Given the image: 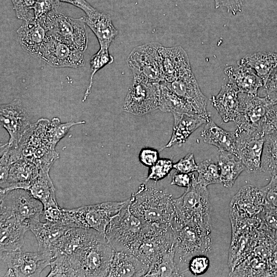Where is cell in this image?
I'll return each instance as SVG.
<instances>
[{
  "mask_svg": "<svg viewBox=\"0 0 277 277\" xmlns=\"http://www.w3.org/2000/svg\"><path fill=\"white\" fill-rule=\"evenodd\" d=\"M138 159L143 165L150 167L159 160V152L152 148H144L139 153Z\"/></svg>",
  "mask_w": 277,
  "mask_h": 277,
  "instance_id": "cell-51",
  "label": "cell"
},
{
  "mask_svg": "<svg viewBox=\"0 0 277 277\" xmlns=\"http://www.w3.org/2000/svg\"><path fill=\"white\" fill-rule=\"evenodd\" d=\"M100 233L93 229L80 227L68 229L54 245V258L60 254H73L90 243Z\"/></svg>",
  "mask_w": 277,
  "mask_h": 277,
  "instance_id": "cell-23",
  "label": "cell"
},
{
  "mask_svg": "<svg viewBox=\"0 0 277 277\" xmlns=\"http://www.w3.org/2000/svg\"><path fill=\"white\" fill-rule=\"evenodd\" d=\"M114 252L105 234L100 233L68 257L75 276H107Z\"/></svg>",
  "mask_w": 277,
  "mask_h": 277,
  "instance_id": "cell-3",
  "label": "cell"
},
{
  "mask_svg": "<svg viewBox=\"0 0 277 277\" xmlns=\"http://www.w3.org/2000/svg\"><path fill=\"white\" fill-rule=\"evenodd\" d=\"M196 181L197 178L192 173H185L176 172L172 176L170 184L187 188L191 187Z\"/></svg>",
  "mask_w": 277,
  "mask_h": 277,
  "instance_id": "cell-50",
  "label": "cell"
},
{
  "mask_svg": "<svg viewBox=\"0 0 277 277\" xmlns=\"http://www.w3.org/2000/svg\"><path fill=\"white\" fill-rule=\"evenodd\" d=\"M163 112L197 113L182 98L173 92L165 84L160 83V102L159 108Z\"/></svg>",
  "mask_w": 277,
  "mask_h": 277,
  "instance_id": "cell-34",
  "label": "cell"
},
{
  "mask_svg": "<svg viewBox=\"0 0 277 277\" xmlns=\"http://www.w3.org/2000/svg\"><path fill=\"white\" fill-rule=\"evenodd\" d=\"M149 269L132 253L114 251L107 276H144Z\"/></svg>",
  "mask_w": 277,
  "mask_h": 277,
  "instance_id": "cell-24",
  "label": "cell"
},
{
  "mask_svg": "<svg viewBox=\"0 0 277 277\" xmlns=\"http://www.w3.org/2000/svg\"><path fill=\"white\" fill-rule=\"evenodd\" d=\"M198 165L192 153H188L177 162L173 164L176 172L190 173L196 171Z\"/></svg>",
  "mask_w": 277,
  "mask_h": 277,
  "instance_id": "cell-48",
  "label": "cell"
},
{
  "mask_svg": "<svg viewBox=\"0 0 277 277\" xmlns=\"http://www.w3.org/2000/svg\"><path fill=\"white\" fill-rule=\"evenodd\" d=\"M174 124L171 138L164 148L184 143L189 136L208 121L198 113H173Z\"/></svg>",
  "mask_w": 277,
  "mask_h": 277,
  "instance_id": "cell-28",
  "label": "cell"
},
{
  "mask_svg": "<svg viewBox=\"0 0 277 277\" xmlns=\"http://www.w3.org/2000/svg\"><path fill=\"white\" fill-rule=\"evenodd\" d=\"M197 183L204 187L220 184V174L218 165L210 159L204 160L197 164Z\"/></svg>",
  "mask_w": 277,
  "mask_h": 277,
  "instance_id": "cell-37",
  "label": "cell"
},
{
  "mask_svg": "<svg viewBox=\"0 0 277 277\" xmlns=\"http://www.w3.org/2000/svg\"><path fill=\"white\" fill-rule=\"evenodd\" d=\"M18 41L29 54L37 57L49 33L44 18L24 21L16 31Z\"/></svg>",
  "mask_w": 277,
  "mask_h": 277,
  "instance_id": "cell-19",
  "label": "cell"
},
{
  "mask_svg": "<svg viewBox=\"0 0 277 277\" xmlns=\"http://www.w3.org/2000/svg\"><path fill=\"white\" fill-rule=\"evenodd\" d=\"M84 123V121H78L62 123L58 118H52L49 125V131L53 144L56 146L58 142L67 134L72 126Z\"/></svg>",
  "mask_w": 277,
  "mask_h": 277,
  "instance_id": "cell-41",
  "label": "cell"
},
{
  "mask_svg": "<svg viewBox=\"0 0 277 277\" xmlns=\"http://www.w3.org/2000/svg\"><path fill=\"white\" fill-rule=\"evenodd\" d=\"M174 241L171 225H148L131 253L150 268L161 255L174 245Z\"/></svg>",
  "mask_w": 277,
  "mask_h": 277,
  "instance_id": "cell-9",
  "label": "cell"
},
{
  "mask_svg": "<svg viewBox=\"0 0 277 277\" xmlns=\"http://www.w3.org/2000/svg\"><path fill=\"white\" fill-rule=\"evenodd\" d=\"M39 169L32 162L21 159L10 165L6 180L1 185L0 191L29 189L39 174Z\"/></svg>",
  "mask_w": 277,
  "mask_h": 277,
  "instance_id": "cell-20",
  "label": "cell"
},
{
  "mask_svg": "<svg viewBox=\"0 0 277 277\" xmlns=\"http://www.w3.org/2000/svg\"><path fill=\"white\" fill-rule=\"evenodd\" d=\"M173 164L170 159H159L153 165L149 167L145 182L149 181L157 182L164 179L173 169Z\"/></svg>",
  "mask_w": 277,
  "mask_h": 277,
  "instance_id": "cell-42",
  "label": "cell"
},
{
  "mask_svg": "<svg viewBox=\"0 0 277 277\" xmlns=\"http://www.w3.org/2000/svg\"><path fill=\"white\" fill-rule=\"evenodd\" d=\"M260 189L266 206L277 208V174L271 176L269 182Z\"/></svg>",
  "mask_w": 277,
  "mask_h": 277,
  "instance_id": "cell-45",
  "label": "cell"
},
{
  "mask_svg": "<svg viewBox=\"0 0 277 277\" xmlns=\"http://www.w3.org/2000/svg\"><path fill=\"white\" fill-rule=\"evenodd\" d=\"M144 276H182L175 260L174 245L159 257Z\"/></svg>",
  "mask_w": 277,
  "mask_h": 277,
  "instance_id": "cell-35",
  "label": "cell"
},
{
  "mask_svg": "<svg viewBox=\"0 0 277 277\" xmlns=\"http://www.w3.org/2000/svg\"><path fill=\"white\" fill-rule=\"evenodd\" d=\"M203 141L219 150L229 152L239 158L235 132L225 130L213 121L207 122L201 133Z\"/></svg>",
  "mask_w": 277,
  "mask_h": 277,
  "instance_id": "cell-30",
  "label": "cell"
},
{
  "mask_svg": "<svg viewBox=\"0 0 277 277\" xmlns=\"http://www.w3.org/2000/svg\"><path fill=\"white\" fill-rule=\"evenodd\" d=\"M59 2H64L71 4L83 10L87 14L95 10L94 7L90 5L85 0H58Z\"/></svg>",
  "mask_w": 277,
  "mask_h": 277,
  "instance_id": "cell-54",
  "label": "cell"
},
{
  "mask_svg": "<svg viewBox=\"0 0 277 277\" xmlns=\"http://www.w3.org/2000/svg\"><path fill=\"white\" fill-rule=\"evenodd\" d=\"M218 166L220 171L221 183L224 186L232 187L239 175L245 170L242 162L236 160L232 153L219 150Z\"/></svg>",
  "mask_w": 277,
  "mask_h": 277,
  "instance_id": "cell-33",
  "label": "cell"
},
{
  "mask_svg": "<svg viewBox=\"0 0 277 277\" xmlns=\"http://www.w3.org/2000/svg\"><path fill=\"white\" fill-rule=\"evenodd\" d=\"M261 171L268 172L271 176L277 174V133L265 135Z\"/></svg>",
  "mask_w": 277,
  "mask_h": 277,
  "instance_id": "cell-36",
  "label": "cell"
},
{
  "mask_svg": "<svg viewBox=\"0 0 277 277\" xmlns=\"http://www.w3.org/2000/svg\"><path fill=\"white\" fill-rule=\"evenodd\" d=\"M48 277L75 276L68 256L60 254L50 262Z\"/></svg>",
  "mask_w": 277,
  "mask_h": 277,
  "instance_id": "cell-40",
  "label": "cell"
},
{
  "mask_svg": "<svg viewBox=\"0 0 277 277\" xmlns=\"http://www.w3.org/2000/svg\"><path fill=\"white\" fill-rule=\"evenodd\" d=\"M173 204L175 215L172 224L194 226L211 232V208L206 187L196 181L181 196L173 199Z\"/></svg>",
  "mask_w": 277,
  "mask_h": 277,
  "instance_id": "cell-2",
  "label": "cell"
},
{
  "mask_svg": "<svg viewBox=\"0 0 277 277\" xmlns=\"http://www.w3.org/2000/svg\"><path fill=\"white\" fill-rule=\"evenodd\" d=\"M1 259L7 266L4 276H38L49 266L51 261L39 251L24 252L21 250L1 253Z\"/></svg>",
  "mask_w": 277,
  "mask_h": 277,
  "instance_id": "cell-13",
  "label": "cell"
},
{
  "mask_svg": "<svg viewBox=\"0 0 277 277\" xmlns=\"http://www.w3.org/2000/svg\"><path fill=\"white\" fill-rule=\"evenodd\" d=\"M0 120L9 135L7 144L10 147L17 145L31 124L21 101L18 98L1 105Z\"/></svg>",
  "mask_w": 277,
  "mask_h": 277,
  "instance_id": "cell-16",
  "label": "cell"
},
{
  "mask_svg": "<svg viewBox=\"0 0 277 277\" xmlns=\"http://www.w3.org/2000/svg\"><path fill=\"white\" fill-rule=\"evenodd\" d=\"M130 211L148 225H171L175 213L172 195L142 184L129 197Z\"/></svg>",
  "mask_w": 277,
  "mask_h": 277,
  "instance_id": "cell-1",
  "label": "cell"
},
{
  "mask_svg": "<svg viewBox=\"0 0 277 277\" xmlns=\"http://www.w3.org/2000/svg\"><path fill=\"white\" fill-rule=\"evenodd\" d=\"M260 218L259 230L277 241V208L265 206Z\"/></svg>",
  "mask_w": 277,
  "mask_h": 277,
  "instance_id": "cell-39",
  "label": "cell"
},
{
  "mask_svg": "<svg viewBox=\"0 0 277 277\" xmlns=\"http://www.w3.org/2000/svg\"><path fill=\"white\" fill-rule=\"evenodd\" d=\"M239 101L238 111L234 121L236 129L248 132L262 130L263 120L274 102L267 96L261 97L243 92H239Z\"/></svg>",
  "mask_w": 277,
  "mask_h": 277,
  "instance_id": "cell-12",
  "label": "cell"
},
{
  "mask_svg": "<svg viewBox=\"0 0 277 277\" xmlns=\"http://www.w3.org/2000/svg\"><path fill=\"white\" fill-rule=\"evenodd\" d=\"M49 172L40 170L37 177L28 189L31 194L42 203L44 210L58 206L55 198V189Z\"/></svg>",
  "mask_w": 277,
  "mask_h": 277,
  "instance_id": "cell-32",
  "label": "cell"
},
{
  "mask_svg": "<svg viewBox=\"0 0 277 277\" xmlns=\"http://www.w3.org/2000/svg\"><path fill=\"white\" fill-rule=\"evenodd\" d=\"M239 158L248 173L261 171V159L265 135L262 130L234 131Z\"/></svg>",
  "mask_w": 277,
  "mask_h": 277,
  "instance_id": "cell-15",
  "label": "cell"
},
{
  "mask_svg": "<svg viewBox=\"0 0 277 277\" xmlns=\"http://www.w3.org/2000/svg\"><path fill=\"white\" fill-rule=\"evenodd\" d=\"M215 8L225 7L229 13L236 15L242 11L244 0H214Z\"/></svg>",
  "mask_w": 277,
  "mask_h": 277,
  "instance_id": "cell-52",
  "label": "cell"
},
{
  "mask_svg": "<svg viewBox=\"0 0 277 277\" xmlns=\"http://www.w3.org/2000/svg\"><path fill=\"white\" fill-rule=\"evenodd\" d=\"M82 17L85 24L95 35L100 48L109 49L118 33L110 16L95 9Z\"/></svg>",
  "mask_w": 277,
  "mask_h": 277,
  "instance_id": "cell-26",
  "label": "cell"
},
{
  "mask_svg": "<svg viewBox=\"0 0 277 277\" xmlns=\"http://www.w3.org/2000/svg\"><path fill=\"white\" fill-rule=\"evenodd\" d=\"M266 206L259 188L251 185L243 187L230 203V216L246 219H261Z\"/></svg>",
  "mask_w": 277,
  "mask_h": 277,
  "instance_id": "cell-18",
  "label": "cell"
},
{
  "mask_svg": "<svg viewBox=\"0 0 277 277\" xmlns=\"http://www.w3.org/2000/svg\"><path fill=\"white\" fill-rule=\"evenodd\" d=\"M0 221L1 253L21 250L25 234L30 230L29 226L14 217Z\"/></svg>",
  "mask_w": 277,
  "mask_h": 277,
  "instance_id": "cell-29",
  "label": "cell"
},
{
  "mask_svg": "<svg viewBox=\"0 0 277 277\" xmlns=\"http://www.w3.org/2000/svg\"><path fill=\"white\" fill-rule=\"evenodd\" d=\"M37 0H11L17 18L24 21L34 18L33 8Z\"/></svg>",
  "mask_w": 277,
  "mask_h": 277,
  "instance_id": "cell-43",
  "label": "cell"
},
{
  "mask_svg": "<svg viewBox=\"0 0 277 277\" xmlns=\"http://www.w3.org/2000/svg\"><path fill=\"white\" fill-rule=\"evenodd\" d=\"M166 85L175 94L188 103L196 113L211 119L207 110V100L201 91L197 82L190 70Z\"/></svg>",
  "mask_w": 277,
  "mask_h": 277,
  "instance_id": "cell-17",
  "label": "cell"
},
{
  "mask_svg": "<svg viewBox=\"0 0 277 277\" xmlns=\"http://www.w3.org/2000/svg\"><path fill=\"white\" fill-rule=\"evenodd\" d=\"M266 276H277V247L267 262Z\"/></svg>",
  "mask_w": 277,
  "mask_h": 277,
  "instance_id": "cell-53",
  "label": "cell"
},
{
  "mask_svg": "<svg viewBox=\"0 0 277 277\" xmlns=\"http://www.w3.org/2000/svg\"><path fill=\"white\" fill-rule=\"evenodd\" d=\"M0 220L14 217L29 226L39 220L44 207L27 190L18 189L0 191Z\"/></svg>",
  "mask_w": 277,
  "mask_h": 277,
  "instance_id": "cell-7",
  "label": "cell"
},
{
  "mask_svg": "<svg viewBox=\"0 0 277 277\" xmlns=\"http://www.w3.org/2000/svg\"><path fill=\"white\" fill-rule=\"evenodd\" d=\"M160 83L133 75L132 83L123 104L124 111L142 116L159 108Z\"/></svg>",
  "mask_w": 277,
  "mask_h": 277,
  "instance_id": "cell-11",
  "label": "cell"
},
{
  "mask_svg": "<svg viewBox=\"0 0 277 277\" xmlns=\"http://www.w3.org/2000/svg\"><path fill=\"white\" fill-rule=\"evenodd\" d=\"M239 92L237 88L228 82L222 85L217 95L210 98L212 105L225 123L235 121L239 105Z\"/></svg>",
  "mask_w": 277,
  "mask_h": 277,
  "instance_id": "cell-25",
  "label": "cell"
},
{
  "mask_svg": "<svg viewBox=\"0 0 277 277\" xmlns=\"http://www.w3.org/2000/svg\"><path fill=\"white\" fill-rule=\"evenodd\" d=\"M113 61L114 58L110 54L109 49L100 48L99 50L92 56L90 61L91 68L90 82L84 94L82 102H85L91 93L95 74L106 65L112 63Z\"/></svg>",
  "mask_w": 277,
  "mask_h": 277,
  "instance_id": "cell-38",
  "label": "cell"
},
{
  "mask_svg": "<svg viewBox=\"0 0 277 277\" xmlns=\"http://www.w3.org/2000/svg\"><path fill=\"white\" fill-rule=\"evenodd\" d=\"M175 260L181 276L187 273V266L193 256L206 255L211 249V232L201 228L173 223Z\"/></svg>",
  "mask_w": 277,
  "mask_h": 277,
  "instance_id": "cell-5",
  "label": "cell"
},
{
  "mask_svg": "<svg viewBox=\"0 0 277 277\" xmlns=\"http://www.w3.org/2000/svg\"><path fill=\"white\" fill-rule=\"evenodd\" d=\"M160 51L164 82L171 83L191 70L187 53L182 47H166L162 45Z\"/></svg>",
  "mask_w": 277,
  "mask_h": 277,
  "instance_id": "cell-21",
  "label": "cell"
},
{
  "mask_svg": "<svg viewBox=\"0 0 277 277\" xmlns=\"http://www.w3.org/2000/svg\"><path fill=\"white\" fill-rule=\"evenodd\" d=\"M44 21L49 34L82 52L87 48L88 33L82 17L73 18L55 10Z\"/></svg>",
  "mask_w": 277,
  "mask_h": 277,
  "instance_id": "cell-8",
  "label": "cell"
},
{
  "mask_svg": "<svg viewBox=\"0 0 277 277\" xmlns=\"http://www.w3.org/2000/svg\"><path fill=\"white\" fill-rule=\"evenodd\" d=\"M237 64L251 68L265 84L271 72L277 66V52H258L248 54Z\"/></svg>",
  "mask_w": 277,
  "mask_h": 277,
  "instance_id": "cell-31",
  "label": "cell"
},
{
  "mask_svg": "<svg viewBox=\"0 0 277 277\" xmlns=\"http://www.w3.org/2000/svg\"><path fill=\"white\" fill-rule=\"evenodd\" d=\"M262 129L265 135L277 133V102L267 112L262 122Z\"/></svg>",
  "mask_w": 277,
  "mask_h": 277,
  "instance_id": "cell-46",
  "label": "cell"
},
{
  "mask_svg": "<svg viewBox=\"0 0 277 277\" xmlns=\"http://www.w3.org/2000/svg\"><path fill=\"white\" fill-rule=\"evenodd\" d=\"M29 228L37 240L38 251L52 261L54 259L53 248L55 242L70 228L49 221L43 223L35 220L30 223Z\"/></svg>",
  "mask_w": 277,
  "mask_h": 277,
  "instance_id": "cell-22",
  "label": "cell"
},
{
  "mask_svg": "<svg viewBox=\"0 0 277 277\" xmlns=\"http://www.w3.org/2000/svg\"><path fill=\"white\" fill-rule=\"evenodd\" d=\"M264 86L268 99L272 102H277V66L271 72Z\"/></svg>",
  "mask_w": 277,
  "mask_h": 277,
  "instance_id": "cell-49",
  "label": "cell"
},
{
  "mask_svg": "<svg viewBox=\"0 0 277 277\" xmlns=\"http://www.w3.org/2000/svg\"><path fill=\"white\" fill-rule=\"evenodd\" d=\"M127 201L128 199L121 202H103L73 209L62 208L60 224L68 228L91 229L105 234L111 219Z\"/></svg>",
  "mask_w": 277,
  "mask_h": 277,
  "instance_id": "cell-4",
  "label": "cell"
},
{
  "mask_svg": "<svg viewBox=\"0 0 277 277\" xmlns=\"http://www.w3.org/2000/svg\"><path fill=\"white\" fill-rule=\"evenodd\" d=\"M58 0H37L33 8L34 18H44L59 6Z\"/></svg>",
  "mask_w": 277,
  "mask_h": 277,
  "instance_id": "cell-47",
  "label": "cell"
},
{
  "mask_svg": "<svg viewBox=\"0 0 277 277\" xmlns=\"http://www.w3.org/2000/svg\"><path fill=\"white\" fill-rule=\"evenodd\" d=\"M162 45L151 42L134 48L129 54L127 64L133 75L143 77L150 82H164L162 57L160 51Z\"/></svg>",
  "mask_w": 277,
  "mask_h": 277,
  "instance_id": "cell-10",
  "label": "cell"
},
{
  "mask_svg": "<svg viewBox=\"0 0 277 277\" xmlns=\"http://www.w3.org/2000/svg\"><path fill=\"white\" fill-rule=\"evenodd\" d=\"M129 205V198L111 219L105 231L106 237L114 251L131 253L148 226L130 211Z\"/></svg>",
  "mask_w": 277,
  "mask_h": 277,
  "instance_id": "cell-6",
  "label": "cell"
},
{
  "mask_svg": "<svg viewBox=\"0 0 277 277\" xmlns=\"http://www.w3.org/2000/svg\"><path fill=\"white\" fill-rule=\"evenodd\" d=\"M229 82L240 92L257 95L259 89L264 85L263 81L250 68L239 65L229 66L224 69Z\"/></svg>",
  "mask_w": 277,
  "mask_h": 277,
  "instance_id": "cell-27",
  "label": "cell"
},
{
  "mask_svg": "<svg viewBox=\"0 0 277 277\" xmlns=\"http://www.w3.org/2000/svg\"><path fill=\"white\" fill-rule=\"evenodd\" d=\"M209 264V259L206 255H196L189 260L187 266L188 271L194 276H200L207 271Z\"/></svg>",
  "mask_w": 277,
  "mask_h": 277,
  "instance_id": "cell-44",
  "label": "cell"
},
{
  "mask_svg": "<svg viewBox=\"0 0 277 277\" xmlns=\"http://www.w3.org/2000/svg\"><path fill=\"white\" fill-rule=\"evenodd\" d=\"M37 57L53 67L76 68L85 62L83 52L49 34Z\"/></svg>",
  "mask_w": 277,
  "mask_h": 277,
  "instance_id": "cell-14",
  "label": "cell"
}]
</instances>
